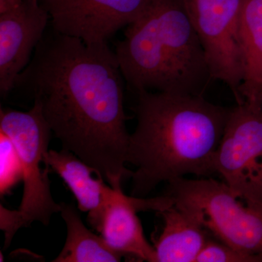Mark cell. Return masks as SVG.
Instances as JSON below:
<instances>
[{
	"label": "cell",
	"mask_w": 262,
	"mask_h": 262,
	"mask_svg": "<svg viewBox=\"0 0 262 262\" xmlns=\"http://www.w3.org/2000/svg\"><path fill=\"white\" fill-rule=\"evenodd\" d=\"M123 79L107 43L89 46L53 29L15 84L40 103L62 149L97 169L113 189L133 173L125 167L130 134Z\"/></svg>",
	"instance_id": "1"
},
{
	"label": "cell",
	"mask_w": 262,
	"mask_h": 262,
	"mask_svg": "<svg viewBox=\"0 0 262 262\" xmlns=\"http://www.w3.org/2000/svg\"><path fill=\"white\" fill-rule=\"evenodd\" d=\"M133 111L136 127L130 134L127 163L133 171L131 195L145 198L161 183L187 175L215 173V152L232 108L203 96L156 91L136 92Z\"/></svg>",
	"instance_id": "2"
},
{
	"label": "cell",
	"mask_w": 262,
	"mask_h": 262,
	"mask_svg": "<svg viewBox=\"0 0 262 262\" xmlns=\"http://www.w3.org/2000/svg\"><path fill=\"white\" fill-rule=\"evenodd\" d=\"M115 54L135 93L203 96L213 80L181 0H149L144 14L127 26Z\"/></svg>",
	"instance_id": "3"
},
{
	"label": "cell",
	"mask_w": 262,
	"mask_h": 262,
	"mask_svg": "<svg viewBox=\"0 0 262 262\" xmlns=\"http://www.w3.org/2000/svg\"><path fill=\"white\" fill-rule=\"evenodd\" d=\"M0 132L13 141L18 151L24 184L23 198L18 210L0 207V228L5 233V248L10 246L19 229L39 222L48 226L52 215L60 213L61 204L53 200L50 168L41 167L48 151L52 131L43 116L39 101L28 112L1 108Z\"/></svg>",
	"instance_id": "4"
},
{
	"label": "cell",
	"mask_w": 262,
	"mask_h": 262,
	"mask_svg": "<svg viewBox=\"0 0 262 262\" xmlns=\"http://www.w3.org/2000/svg\"><path fill=\"white\" fill-rule=\"evenodd\" d=\"M165 194L210 237L262 258V203L236 195L225 182L211 177L175 179Z\"/></svg>",
	"instance_id": "5"
},
{
	"label": "cell",
	"mask_w": 262,
	"mask_h": 262,
	"mask_svg": "<svg viewBox=\"0 0 262 262\" xmlns=\"http://www.w3.org/2000/svg\"><path fill=\"white\" fill-rule=\"evenodd\" d=\"M206 56L213 80L228 86L237 104L244 77L239 39L241 0H181Z\"/></svg>",
	"instance_id": "6"
},
{
	"label": "cell",
	"mask_w": 262,
	"mask_h": 262,
	"mask_svg": "<svg viewBox=\"0 0 262 262\" xmlns=\"http://www.w3.org/2000/svg\"><path fill=\"white\" fill-rule=\"evenodd\" d=\"M214 168L236 195L262 203V107L244 102L232 108Z\"/></svg>",
	"instance_id": "7"
},
{
	"label": "cell",
	"mask_w": 262,
	"mask_h": 262,
	"mask_svg": "<svg viewBox=\"0 0 262 262\" xmlns=\"http://www.w3.org/2000/svg\"><path fill=\"white\" fill-rule=\"evenodd\" d=\"M52 29L86 45L105 44L147 9L149 0H39Z\"/></svg>",
	"instance_id": "8"
},
{
	"label": "cell",
	"mask_w": 262,
	"mask_h": 262,
	"mask_svg": "<svg viewBox=\"0 0 262 262\" xmlns=\"http://www.w3.org/2000/svg\"><path fill=\"white\" fill-rule=\"evenodd\" d=\"M49 14L39 0H23L0 13V93L5 96L30 62L46 33Z\"/></svg>",
	"instance_id": "9"
},
{
	"label": "cell",
	"mask_w": 262,
	"mask_h": 262,
	"mask_svg": "<svg viewBox=\"0 0 262 262\" xmlns=\"http://www.w3.org/2000/svg\"><path fill=\"white\" fill-rule=\"evenodd\" d=\"M174 204L170 196L137 198L116 188L108 203L99 233L113 249L139 261L157 262L154 246L146 239L137 216L140 211H163Z\"/></svg>",
	"instance_id": "10"
},
{
	"label": "cell",
	"mask_w": 262,
	"mask_h": 262,
	"mask_svg": "<svg viewBox=\"0 0 262 262\" xmlns=\"http://www.w3.org/2000/svg\"><path fill=\"white\" fill-rule=\"evenodd\" d=\"M45 165L58 174L73 193L81 211L87 212L88 222L99 232L105 212L115 189L104 182L101 173L69 150H49L45 154Z\"/></svg>",
	"instance_id": "11"
},
{
	"label": "cell",
	"mask_w": 262,
	"mask_h": 262,
	"mask_svg": "<svg viewBox=\"0 0 262 262\" xmlns=\"http://www.w3.org/2000/svg\"><path fill=\"white\" fill-rule=\"evenodd\" d=\"M157 213L163 220L153 239L157 262H195L211 237L206 229L175 203Z\"/></svg>",
	"instance_id": "12"
},
{
	"label": "cell",
	"mask_w": 262,
	"mask_h": 262,
	"mask_svg": "<svg viewBox=\"0 0 262 262\" xmlns=\"http://www.w3.org/2000/svg\"><path fill=\"white\" fill-rule=\"evenodd\" d=\"M239 39L244 77V102L262 107V0H241Z\"/></svg>",
	"instance_id": "13"
},
{
	"label": "cell",
	"mask_w": 262,
	"mask_h": 262,
	"mask_svg": "<svg viewBox=\"0 0 262 262\" xmlns=\"http://www.w3.org/2000/svg\"><path fill=\"white\" fill-rule=\"evenodd\" d=\"M67 237L61 252L54 262H117L125 255L113 249L101 236L93 233L84 226L75 207L61 203Z\"/></svg>",
	"instance_id": "14"
},
{
	"label": "cell",
	"mask_w": 262,
	"mask_h": 262,
	"mask_svg": "<svg viewBox=\"0 0 262 262\" xmlns=\"http://www.w3.org/2000/svg\"><path fill=\"white\" fill-rule=\"evenodd\" d=\"M0 192L4 196L23 180L21 161L13 141L0 132Z\"/></svg>",
	"instance_id": "15"
},
{
	"label": "cell",
	"mask_w": 262,
	"mask_h": 262,
	"mask_svg": "<svg viewBox=\"0 0 262 262\" xmlns=\"http://www.w3.org/2000/svg\"><path fill=\"white\" fill-rule=\"evenodd\" d=\"M195 262H262V258L243 252L210 237Z\"/></svg>",
	"instance_id": "16"
},
{
	"label": "cell",
	"mask_w": 262,
	"mask_h": 262,
	"mask_svg": "<svg viewBox=\"0 0 262 262\" xmlns=\"http://www.w3.org/2000/svg\"><path fill=\"white\" fill-rule=\"evenodd\" d=\"M23 0H0V13L16 8Z\"/></svg>",
	"instance_id": "17"
}]
</instances>
